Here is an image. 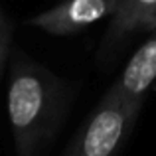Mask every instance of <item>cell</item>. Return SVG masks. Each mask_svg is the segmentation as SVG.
I'll use <instances>...</instances> for the list:
<instances>
[{
  "instance_id": "obj_4",
  "label": "cell",
  "mask_w": 156,
  "mask_h": 156,
  "mask_svg": "<svg viewBox=\"0 0 156 156\" xmlns=\"http://www.w3.org/2000/svg\"><path fill=\"white\" fill-rule=\"evenodd\" d=\"M156 28V0H121L107 34L101 42V55L121 50L136 34H150Z\"/></svg>"
},
{
  "instance_id": "obj_2",
  "label": "cell",
  "mask_w": 156,
  "mask_h": 156,
  "mask_svg": "<svg viewBox=\"0 0 156 156\" xmlns=\"http://www.w3.org/2000/svg\"><path fill=\"white\" fill-rule=\"evenodd\" d=\"M140 109V105L125 101L111 87L61 156H121Z\"/></svg>"
},
{
  "instance_id": "obj_6",
  "label": "cell",
  "mask_w": 156,
  "mask_h": 156,
  "mask_svg": "<svg viewBox=\"0 0 156 156\" xmlns=\"http://www.w3.org/2000/svg\"><path fill=\"white\" fill-rule=\"evenodd\" d=\"M10 40H12V28H10V22H8L2 6H0V75H2L4 63H6V59H8Z\"/></svg>"
},
{
  "instance_id": "obj_5",
  "label": "cell",
  "mask_w": 156,
  "mask_h": 156,
  "mask_svg": "<svg viewBox=\"0 0 156 156\" xmlns=\"http://www.w3.org/2000/svg\"><path fill=\"white\" fill-rule=\"evenodd\" d=\"M156 81V28L148 34L146 42L134 51L125 65L121 77L111 87L125 101L134 105L144 103L150 87Z\"/></svg>"
},
{
  "instance_id": "obj_3",
  "label": "cell",
  "mask_w": 156,
  "mask_h": 156,
  "mask_svg": "<svg viewBox=\"0 0 156 156\" xmlns=\"http://www.w3.org/2000/svg\"><path fill=\"white\" fill-rule=\"evenodd\" d=\"M121 0H61L53 8L30 18V26L53 36H73L95 22L113 16Z\"/></svg>"
},
{
  "instance_id": "obj_1",
  "label": "cell",
  "mask_w": 156,
  "mask_h": 156,
  "mask_svg": "<svg viewBox=\"0 0 156 156\" xmlns=\"http://www.w3.org/2000/svg\"><path fill=\"white\" fill-rule=\"evenodd\" d=\"M71 85L38 61L18 55L10 67L6 109L16 156H44L71 101Z\"/></svg>"
}]
</instances>
